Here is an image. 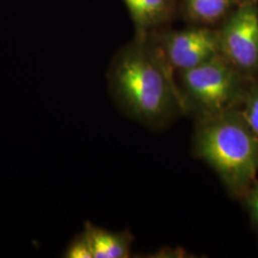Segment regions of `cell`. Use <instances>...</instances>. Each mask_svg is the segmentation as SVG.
Masks as SVG:
<instances>
[{
  "label": "cell",
  "mask_w": 258,
  "mask_h": 258,
  "mask_svg": "<svg viewBox=\"0 0 258 258\" xmlns=\"http://www.w3.org/2000/svg\"><path fill=\"white\" fill-rule=\"evenodd\" d=\"M62 257L94 258L92 247L87 231L84 230L71 240L65 249Z\"/></svg>",
  "instance_id": "obj_9"
},
{
  "label": "cell",
  "mask_w": 258,
  "mask_h": 258,
  "mask_svg": "<svg viewBox=\"0 0 258 258\" xmlns=\"http://www.w3.org/2000/svg\"><path fill=\"white\" fill-rule=\"evenodd\" d=\"M219 36L220 53L241 73L258 70V13L253 5L235 12Z\"/></svg>",
  "instance_id": "obj_4"
},
{
  "label": "cell",
  "mask_w": 258,
  "mask_h": 258,
  "mask_svg": "<svg viewBox=\"0 0 258 258\" xmlns=\"http://www.w3.org/2000/svg\"><path fill=\"white\" fill-rule=\"evenodd\" d=\"M111 91L133 118L158 123L172 113L175 94L158 60L146 48L132 45L115 57L109 72Z\"/></svg>",
  "instance_id": "obj_2"
},
{
  "label": "cell",
  "mask_w": 258,
  "mask_h": 258,
  "mask_svg": "<svg viewBox=\"0 0 258 258\" xmlns=\"http://www.w3.org/2000/svg\"><path fill=\"white\" fill-rule=\"evenodd\" d=\"M181 72L185 94L203 118L237 108L247 95L241 72L221 54Z\"/></svg>",
  "instance_id": "obj_3"
},
{
  "label": "cell",
  "mask_w": 258,
  "mask_h": 258,
  "mask_svg": "<svg viewBox=\"0 0 258 258\" xmlns=\"http://www.w3.org/2000/svg\"><path fill=\"white\" fill-rule=\"evenodd\" d=\"M241 110L249 126L258 134V86L247 93Z\"/></svg>",
  "instance_id": "obj_10"
},
{
  "label": "cell",
  "mask_w": 258,
  "mask_h": 258,
  "mask_svg": "<svg viewBox=\"0 0 258 258\" xmlns=\"http://www.w3.org/2000/svg\"><path fill=\"white\" fill-rule=\"evenodd\" d=\"M87 231L94 258H126L130 254L131 236L128 232H114L96 227L87 222Z\"/></svg>",
  "instance_id": "obj_6"
},
{
  "label": "cell",
  "mask_w": 258,
  "mask_h": 258,
  "mask_svg": "<svg viewBox=\"0 0 258 258\" xmlns=\"http://www.w3.org/2000/svg\"><path fill=\"white\" fill-rule=\"evenodd\" d=\"M140 30L155 25L169 12L171 0H122Z\"/></svg>",
  "instance_id": "obj_7"
},
{
  "label": "cell",
  "mask_w": 258,
  "mask_h": 258,
  "mask_svg": "<svg viewBox=\"0 0 258 258\" xmlns=\"http://www.w3.org/2000/svg\"><path fill=\"white\" fill-rule=\"evenodd\" d=\"M165 49L169 62L181 71L199 66L221 54L218 34L204 28L168 36Z\"/></svg>",
  "instance_id": "obj_5"
},
{
  "label": "cell",
  "mask_w": 258,
  "mask_h": 258,
  "mask_svg": "<svg viewBox=\"0 0 258 258\" xmlns=\"http://www.w3.org/2000/svg\"><path fill=\"white\" fill-rule=\"evenodd\" d=\"M191 18L202 22H214L227 13L231 0H185Z\"/></svg>",
  "instance_id": "obj_8"
},
{
  "label": "cell",
  "mask_w": 258,
  "mask_h": 258,
  "mask_svg": "<svg viewBox=\"0 0 258 258\" xmlns=\"http://www.w3.org/2000/svg\"><path fill=\"white\" fill-rule=\"evenodd\" d=\"M194 149L231 194L245 196L258 174V134L237 108L203 118Z\"/></svg>",
  "instance_id": "obj_1"
},
{
  "label": "cell",
  "mask_w": 258,
  "mask_h": 258,
  "mask_svg": "<svg viewBox=\"0 0 258 258\" xmlns=\"http://www.w3.org/2000/svg\"><path fill=\"white\" fill-rule=\"evenodd\" d=\"M247 204H248V208H249V212L251 216L253 217V219L255 221L258 222V195L254 194L252 190L249 189L247 194L245 195Z\"/></svg>",
  "instance_id": "obj_11"
}]
</instances>
